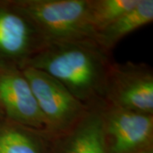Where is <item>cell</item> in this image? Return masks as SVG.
Segmentation results:
<instances>
[{
  "label": "cell",
  "mask_w": 153,
  "mask_h": 153,
  "mask_svg": "<svg viewBox=\"0 0 153 153\" xmlns=\"http://www.w3.org/2000/svg\"><path fill=\"white\" fill-rule=\"evenodd\" d=\"M94 40L45 44L25 67L49 74L88 109L105 105L107 77L112 63Z\"/></svg>",
  "instance_id": "obj_1"
},
{
  "label": "cell",
  "mask_w": 153,
  "mask_h": 153,
  "mask_svg": "<svg viewBox=\"0 0 153 153\" xmlns=\"http://www.w3.org/2000/svg\"><path fill=\"white\" fill-rule=\"evenodd\" d=\"M45 44L94 40L88 21L89 0H17Z\"/></svg>",
  "instance_id": "obj_2"
},
{
  "label": "cell",
  "mask_w": 153,
  "mask_h": 153,
  "mask_svg": "<svg viewBox=\"0 0 153 153\" xmlns=\"http://www.w3.org/2000/svg\"><path fill=\"white\" fill-rule=\"evenodd\" d=\"M22 71L30 84L52 140L71 130L90 110L49 74L32 67H25Z\"/></svg>",
  "instance_id": "obj_3"
},
{
  "label": "cell",
  "mask_w": 153,
  "mask_h": 153,
  "mask_svg": "<svg viewBox=\"0 0 153 153\" xmlns=\"http://www.w3.org/2000/svg\"><path fill=\"white\" fill-rule=\"evenodd\" d=\"M105 105L153 115V72L145 64H111L106 82Z\"/></svg>",
  "instance_id": "obj_4"
},
{
  "label": "cell",
  "mask_w": 153,
  "mask_h": 153,
  "mask_svg": "<svg viewBox=\"0 0 153 153\" xmlns=\"http://www.w3.org/2000/svg\"><path fill=\"white\" fill-rule=\"evenodd\" d=\"M44 44L37 27L16 1L0 4L1 66L22 70Z\"/></svg>",
  "instance_id": "obj_5"
},
{
  "label": "cell",
  "mask_w": 153,
  "mask_h": 153,
  "mask_svg": "<svg viewBox=\"0 0 153 153\" xmlns=\"http://www.w3.org/2000/svg\"><path fill=\"white\" fill-rule=\"evenodd\" d=\"M0 111L8 122L51 139L30 84L19 68L0 66Z\"/></svg>",
  "instance_id": "obj_6"
},
{
  "label": "cell",
  "mask_w": 153,
  "mask_h": 153,
  "mask_svg": "<svg viewBox=\"0 0 153 153\" xmlns=\"http://www.w3.org/2000/svg\"><path fill=\"white\" fill-rule=\"evenodd\" d=\"M101 111L108 153H137L152 148V114L110 105Z\"/></svg>",
  "instance_id": "obj_7"
},
{
  "label": "cell",
  "mask_w": 153,
  "mask_h": 153,
  "mask_svg": "<svg viewBox=\"0 0 153 153\" xmlns=\"http://www.w3.org/2000/svg\"><path fill=\"white\" fill-rule=\"evenodd\" d=\"M101 109H90L71 130L55 139L60 153H108Z\"/></svg>",
  "instance_id": "obj_8"
},
{
  "label": "cell",
  "mask_w": 153,
  "mask_h": 153,
  "mask_svg": "<svg viewBox=\"0 0 153 153\" xmlns=\"http://www.w3.org/2000/svg\"><path fill=\"white\" fill-rule=\"evenodd\" d=\"M153 21V1L140 0L134 8L94 35V42L109 52L122 38Z\"/></svg>",
  "instance_id": "obj_9"
},
{
  "label": "cell",
  "mask_w": 153,
  "mask_h": 153,
  "mask_svg": "<svg viewBox=\"0 0 153 153\" xmlns=\"http://www.w3.org/2000/svg\"><path fill=\"white\" fill-rule=\"evenodd\" d=\"M41 134L6 122L0 125V153H44Z\"/></svg>",
  "instance_id": "obj_10"
},
{
  "label": "cell",
  "mask_w": 153,
  "mask_h": 153,
  "mask_svg": "<svg viewBox=\"0 0 153 153\" xmlns=\"http://www.w3.org/2000/svg\"><path fill=\"white\" fill-rule=\"evenodd\" d=\"M139 2L140 0H89L88 21L94 34L108 27L134 8Z\"/></svg>",
  "instance_id": "obj_11"
},
{
  "label": "cell",
  "mask_w": 153,
  "mask_h": 153,
  "mask_svg": "<svg viewBox=\"0 0 153 153\" xmlns=\"http://www.w3.org/2000/svg\"><path fill=\"white\" fill-rule=\"evenodd\" d=\"M137 153H153V148H149V149L144 150V151H141V152Z\"/></svg>",
  "instance_id": "obj_12"
}]
</instances>
